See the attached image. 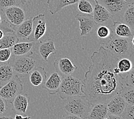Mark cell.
<instances>
[{"instance_id": "obj_30", "label": "cell", "mask_w": 134, "mask_h": 119, "mask_svg": "<svg viewBox=\"0 0 134 119\" xmlns=\"http://www.w3.org/2000/svg\"><path fill=\"white\" fill-rule=\"evenodd\" d=\"M27 0H0V8L4 9L12 6H24Z\"/></svg>"}, {"instance_id": "obj_28", "label": "cell", "mask_w": 134, "mask_h": 119, "mask_svg": "<svg viewBox=\"0 0 134 119\" xmlns=\"http://www.w3.org/2000/svg\"><path fill=\"white\" fill-rule=\"evenodd\" d=\"M78 9L82 13L91 14L93 13V6L88 0H79L78 2Z\"/></svg>"}, {"instance_id": "obj_18", "label": "cell", "mask_w": 134, "mask_h": 119, "mask_svg": "<svg viewBox=\"0 0 134 119\" xmlns=\"http://www.w3.org/2000/svg\"><path fill=\"white\" fill-rule=\"evenodd\" d=\"M33 17L27 18L16 28L15 34L18 39L28 40L32 32Z\"/></svg>"}, {"instance_id": "obj_8", "label": "cell", "mask_w": 134, "mask_h": 119, "mask_svg": "<svg viewBox=\"0 0 134 119\" xmlns=\"http://www.w3.org/2000/svg\"><path fill=\"white\" fill-rule=\"evenodd\" d=\"M98 3L109 12L113 22H121L123 15L129 4L123 0H98Z\"/></svg>"}, {"instance_id": "obj_25", "label": "cell", "mask_w": 134, "mask_h": 119, "mask_svg": "<svg viewBox=\"0 0 134 119\" xmlns=\"http://www.w3.org/2000/svg\"><path fill=\"white\" fill-rule=\"evenodd\" d=\"M18 38L15 33L5 34L1 39H0V49L12 48L19 41Z\"/></svg>"}, {"instance_id": "obj_22", "label": "cell", "mask_w": 134, "mask_h": 119, "mask_svg": "<svg viewBox=\"0 0 134 119\" xmlns=\"http://www.w3.org/2000/svg\"><path fill=\"white\" fill-rule=\"evenodd\" d=\"M107 115V103H98L92 106L87 119H105Z\"/></svg>"}, {"instance_id": "obj_35", "label": "cell", "mask_w": 134, "mask_h": 119, "mask_svg": "<svg viewBox=\"0 0 134 119\" xmlns=\"http://www.w3.org/2000/svg\"><path fill=\"white\" fill-rule=\"evenodd\" d=\"M62 119H85L83 118L77 116L72 115H69L66 114L65 115H63L62 117Z\"/></svg>"}, {"instance_id": "obj_19", "label": "cell", "mask_w": 134, "mask_h": 119, "mask_svg": "<svg viewBox=\"0 0 134 119\" xmlns=\"http://www.w3.org/2000/svg\"><path fill=\"white\" fill-rule=\"evenodd\" d=\"M79 0H47V9L52 15L56 14L66 6L78 3Z\"/></svg>"}, {"instance_id": "obj_7", "label": "cell", "mask_w": 134, "mask_h": 119, "mask_svg": "<svg viewBox=\"0 0 134 119\" xmlns=\"http://www.w3.org/2000/svg\"><path fill=\"white\" fill-rule=\"evenodd\" d=\"M23 85L20 78L18 75H14L10 81L0 88V96L9 103L15 96L22 93Z\"/></svg>"}, {"instance_id": "obj_9", "label": "cell", "mask_w": 134, "mask_h": 119, "mask_svg": "<svg viewBox=\"0 0 134 119\" xmlns=\"http://www.w3.org/2000/svg\"><path fill=\"white\" fill-rule=\"evenodd\" d=\"M32 32L28 38L29 41L37 43L44 34L47 30L45 15L40 14L33 17Z\"/></svg>"}, {"instance_id": "obj_36", "label": "cell", "mask_w": 134, "mask_h": 119, "mask_svg": "<svg viewBox=\"0 0 134 119\" xmlns=\"http://www.w3.org/2000/svg\"><path fill=\"white\" fill-rule=\"evenodd\" d=\"M11 112L7 113L0 115V119H14V117L10 115Z\"/></svg>"}, {"instance_id": "obj_33", "label": "cell", "mask_w": 134, "mask_h": 119, "mask_svg": "<svg viewBox=\"0 0 134 119\" xmlns=\"http://www.w3.org/2000/svg\"><path fill=\"white\" fill-rule=\"evenodd\" d=\"M120 116L123 119H134V105L127 104Z\"/></svg>"}, {"instance_id": "obj_24", "label": "cell", "mask_w": 134, "mask_h": 119, "mask_svg": "<svg viewBox=\"0 0 134 119\" xmlns=\"http://www.w3.org/2000/svg\"><path fill=\"white\" fill-rule=\"evenodd\" d=\"M134 4H129L122 18V23L128 25L134 32Z\"/></svg>"}, {"instance_id": "obj_38", "label": "cell", "mask_w": 134, "mask_h": 119, "mask_svg": "<svg viewBox=\"0 0 134 119\" xmlns=\"http://www.w3.org/2000/svg\"><path fill=\"white\" fill-rule=\"evenodd\" d=\"M14 118H16V119H30L31 117L30 116L24 117V116H22L21 115H20L19 113H17V114L15 115Z\"/></svg>"}, {"instance_id": "obj_2", "label": "cell", "mask_w": 134, "mask_h": 119, "mask_svg": "<svg viewBox=\"0 0 134 119\" xmlns=\"http://www.w3.org/2000/svg\"><path fill=\"white\" fill-rule=\"evenodd\" d=\"M134 37L132 38L117 37L111 31L110 36L101 42L102 45L118 59L129 58L132 60L134 54Z\"/></svg>"}, {"instance_id": "obj_17", "label": "cell", "mask_w": 134, "mask_h": 119, "mask_svg": "<svg viewBox=\"0 0 134 119\" xmlns=\"http://www.w3.org/2000/svg\"><path fill=\"white\" fill-rule=\"evenodd\" d=\"M35 45L36 43L32 41L18 42L12 48V53L16 56H31L33 53Z\"/></svg>"}, {"instance_id": "obj_40", "label": "cell", "mask_w": 134, "mask_h": 119, "mask_svg": "<svg viewBox=\"0 0 134 119\" xmlns=\"http://www.w3.org/2000/svg\"><path fill=\"white\" fill-rule=\"evenodd\" d=\"M123 1L128 4H134V0H123Z\"/></svg>"}, {"instance_id": "obj_10", "label": "cell", "mask_w": 134, "mask_h": 119, "mask_svg": "<svg viewBox=\"0 0 134 119\" xmlns=\"http://www.w3.org/2000/svg\"><path fill=\"white\" fill-rule=\"evenodd\" d=\"M54 67L62 78L71 75L78 69V66L68 57L57 59L54 63Z\"/></svg>"}, {"instance_id": "obj_29", "label": "cell", "mask_w": 134, "mask_h": 119, "mask_svg": "<svg viewBox=\"0 0 134 119\" xmlns=\"http://www.w3.org/2000/svg\"><path fill=\"white\" fill-rule=\"evenodd\" d=\"M111 34V28L105 25H101L97 30V36L102 41L107 39L110 36Z\"/></svg>"}, {"instance_id": "obj_26", "label": "cell", "mask_w": 134, "mask_h": 119, "mask_svg": "<svg viewBox=\"0 0 134 119\" xmlns=\"http://www.w3.org/2000/svg\"><path fill=\"white\" fill-rule=\"evenodd\" d=\"M119 94L127 104L134 105V86L125 85Z\"/></svg>"}, {"instance_id": "obj_14", "label": "cell", "mask_w": 134, "mask_h": 119, "mask_svg": "<svg viewBox=\"0 0 134 119\" xmlns=\"http://www.w3.org/2000/svg\"><path fill=\"white\" fill-rule=\"evenodd\" d=\"M61 81V77L57 72H54L44 81L43 88L46 90L49 95H55L58 92Z\"/></svg>"}, {"instance_id": "obj_11", "label": "cell", "mask_w": 134, "mask_h": 119, "mask_svg": "<svg viewBox=\"0 0 134 119\" xmlns=\"http://www.w3.org/2000/svg\"><path fill=\"white\" fill-rule=\"evenodd\" d=\"M93 18L97 24L105 25L111 27L114 22L111 15L104 6L95 3L93 9Z\"/></svg>"}, {"instance_id": "obj_6", "label": "cell", "mask_w": 134, "mask_h": 119, "mask_svg": "<svg viewBox=\"0 0 134 119\" xmlns=\"http://www.w3.org/2000/svg\"><path fill=\"white\" fill-rule=\"evenodd\" d=\"M2 11L4 20L8 22L15 31L19 25L27 18L23 6H12L2 9Z\"/></svg>"}, {"instance_id": "obj_16", "label": "cell", "mask_w": 134, "mask_h": 119, "mask_svg": "<svg viewBox=\"0 0 134 119\" xmlns=\"http://www.w3.org/2000/svg\"><path fill=\"white\" fill-rule=\"evenodd\" d=\"M38 52L43 61L47 62L48 57L50 54L57 53V49L54 41L48 39L40 42L38 48Z\"/></svg>"}, {"instance_id": "obj_41", "label": "cell", "mask_w": 134, "mask_h": 119, "mask_svg": "<svg viewBox=\"0 0 134 119\" xmlns=\"http://www.w3.org/2000/svg\"><path fill=\"white\" fill-rule=\"evenodd\" d=\"M5 35V33L4 32L1 28H0V39H1V38L4 36Z\"/></svg>"}, {"instance_id": "obj_13", "label": "cell", "mask_w": 134, "mask_h": 119, "mask_svg": "<svg viewBox=\"0 0 134 119\" xmlns=\"http://www.w3.org/2000/svg\"><path fill=\"white\" fill-rule=\"evenodd\" d=\"M108 114L121 116L125 109L127 104L120 94H117L110 99L107 102Z\"/></svg>"}, {"instance_id": "obj_39", "label": "cell", "mask_w": 134, "mask_h": 119, "mask_svg": "<svg viewBox=\"0 0 134 119\" xmlns=\"http://www.w3.org/2000/svg\"><path fill=\"white\" fill-rule=\"evenodd\" d=\"M3 20H4V17H3V15H2V9L0 8V25L2 24Z\"/></svg>"}, {"instance_id": "obj_4", "label": "cell", "mask_w": 134, "mask_h": 119, "mask_svg": "<svg viewBox=\"0 0 134 119\" xmlns=\"http://www.w3.org/2000/svg\"><path fill=\"white\" fill-rule=\"evenodd\" d=\"M82 81L71 75L62 78L58 91L59 97L63 100L72 96L84 95L82 92Z\"/></svg>"}, {"instance_id": "obj_23", "label": "cell", "mask_w": 134, "mask_h": 119, "mask_svg": "<svg viewBox=\"0 0 134 119\" xmlns=\"http://www.w3.org/2000/svg\"><path fill=\"white\" fill-rule=\"evenodd\" d=\"M14 75V70L8 62L0 65V88L10 81Z\"/></svg>"}, {"instance_id": "obj_34", "label": "cell", "mask_w": 134, "mask_h": 119, "mask_svg": "<svg viewBox=\"0 0 134 119\" xmlns=\"http://www.w3.org/2000/svg\"><path fill=\"white\" fill-rule=\"evenodd\" d=\"M127 76L124 77V82L126 85L134 86V72L133 68L127 73Z\"/></svg>"}, {"instance_id": "obj_15", "label": "cell", "mask_w": 134, "mask_h": 119, "mask_svg": "<svg viewBox=\"0 0 134 119\" xmlns=\"http://www.w3.org/2000/svg\"><path fill=\"white\" fill-rule=\"evenodd\" d=\"M30 102V97L27 93H20L15 96L12 102V109L15 113L25 114Z\"/></svg>"}, {"instance_id": "obj_12", "label": "cell", "mask_w": 134, "mask_h": 119, "mask_svg": "<svg viewBox=\"0 0 134 119\" xmlns=\"http://www.w3.org/2000/svg\"><path fill=\"white\" fill-rule=\"evenodd\" d=\"M75 18L79 23L81 37H84L90 34L97 24L94 20L93 16L91 14H78L75 16Z\"/></svg>"}, {"instance_id": "obj_3", "label": "cell", "mask_w": 134, "mask_h": 119, "mask_svg": "<svg viewBox=\"0 0 134 119\" xmlns=\"http://www.w3.org/2000/svg\"><path fill=\"white\" fill-rule=\"evenodd\" d=\"M64 100L63 108L66 114L87 119L92 106L85 95L72 96Z\"/></svg>"}, {"instance_id": "obj_32", "label": "cell", "mask_w": 134, "mask_h": 119, "mask_svg": "<svg viewBox=\"0 0 134 119\" xmlns=\"http://www.w3.org/2000/svg\"><path fill=\"white\" fill-rule=\"evenodd\" d=\"M12 56V48L0 49V63L8 62Z\"/></svg>"}, {"instance_id": "obj_43", "label": "cell", "mask_w": 134, "mask_h": 119, "mask_svg": "<svg viewBox=\"0 0 134 119\" xmlns=\"http://www.w3.org/2000/svg\"><path fill=\"white\" fill-rule=\"evenodd\" d=\"M0 65H1V64H0Z\"/></svg>"}, {"instance_id": "obj_42", "label": "cell", "mask_w": 134, "mask_h": 119, "mask_svg": "<svg viewBox=\"0 0 134 119\" xmlns=\"http://www.w3.org/2000/svg\"><path fill=\"white\" fill-rule=\"evenodd\" d=\"M94 1H95V3H98V0H94Z\"/></svg>"}, {"instance_id": "obj_27", "label": "cell", "mask_w": 134, "mask_h": 119, "mask_svg": "<svg viewBox=\"0 0 134 119\" xmlns=\"http://www.w3.org/2000/svg\"><path fill=\"white\" fill-rule=\"evenodd\" d=\"M117 68L121 74L129 72L133 68L131 59L129 58H122L119 59L117 63Z\"/></svg>"}, {"instance_id": "obj_31", "label": "cell", "mask_w": 134, "mask_h": 119, "mask_svg": "<svg viewBox=\"0 0 134 119\" xmlns=\"http://www.w3.org/2000/svg\"><path fill=\"white\" fill-rule=\"evenodd\" d=\"M13 111L12 104L0 96V115L9 113Z\"/></svg>"}, {"instance_id": "obj_44", "label": "cell", "mask_w": 134, "mask_h": 119, "mask_svg": "<svg viewBox=\"0 0 134 119\" xmlns=\"http://www.w3.org/2000/svg\"><path fill=\"white\" fill-rule=\"evenodd\" d=\"M27 1H28V0H27Z\"/></svg>"}, {"instance_id": "obj_21", "label": "cell", "mask_w": 134, "mask_h": 119, "mask_svg": "<svg viewBox=\"0 0 134 119\" xmlns=\"http://www.w3.org/2000/svg\"><path fill=\"white\" fill-rule=\"evenodd\" d=\"M113 33L117 37L122 38H133V31L128 25L122 22H114L110 27Z\"/></svg>"}, {"instance_id": "obj_5", "label": "cell", "mask_w": 134, "mask_h": 119, "mask_svg": "<svg viewBox=\"0 0 134 119\" xmlns=\"http://www.w3.org/2000/svg\"><path fill=\"white\" fill-rule=\"evenodd\" d=\"M12 66L14 73L21 75H27L35 68L37 65L36 61L31 56H12L8 61Z\"/></svg>"}, {"instance_id": "obj_1", "label": "cell", "mask_w": 134, "mask_h": 119, "mask_svg": "<svg viewBox=\"0 0 134 119\" xmlns=\"http://www.w3.org/2000/svg\"><path fill=\"white\" fill-rule=\"evenodd\" d=\"M92 64L82 81V92L91 106L106 103L120 93L125 85L124 77L117 68L118 59L101 45L91 56Z\"/></svg>"}, {"instance_id": "obj_37", "label": "cell", "mask_w": 134, "mask_h": 119, "mask_svg": "<svg viewBox=\"0 0 134 119\" xmlns=\"http://www.w3.org/2000/svg\"><path fill=\"white\" fill-rule=\"evenodd\" d=\"M107 119H123V118L121 116H115V115L108 114Z\"/></svg>"}, {"instance_id": "obj_20", "label": "cell", "mask_w": 134, "mask_h": 119, "mask_svg": "<svg viewBox=\"0 0 134 119\" xmlns=\"http://www.w3.org/2000/svg\"><path fill=\"white\" fill-rule=\"evenodd\" d=\"M47 79V73L43 67H36L29 73V81L33 86L43 85Z\"/></svg>"}]
</instances>
